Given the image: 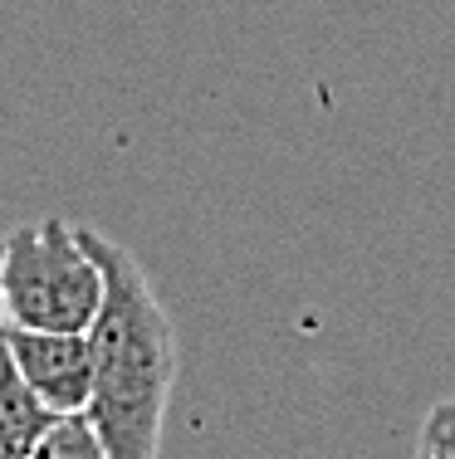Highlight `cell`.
Instances as JSON below:
<instances>
[{"mask_svg": "<svg viewBox=\"0 0 455 459\" xmlns=\"http://www.w3.org/2000/svg\"><path fill=\"white\" fill-rule=\"evenodd\" d=\"M10 367L20 371L30 391H35L45 406L69 420V415H83L93 391V347L89 333H39V327H5L0 337Z\"/></svg>", "mask_w": 455, "mask_h": 459, "instance_id": "obj_3", "label": "cell"}, {"mask_svg": "<svg viewBox=\"0 0 455 459\" xmlns=\"http://www.w3.org/2000/svg\"><path fill=\"white\" fill-rule=\"evenodd\" d=\"M5 313L15 327L39 333H89L103 308V269L69 221L20 225L5 235Z\"/></svg>", "mask_w": 455, "mask_h": 459, "instance_id": "obj_2", "label": "cell"}, {"mask_svg": "<svg viewBox=\"0 0 455 459\" xmlns=\"http://www.w3.org/2000/svg\"><path fill=\"white\" fill-rule=\"evenodd\" d=\"M416 459H455V401H436L421 420Z\"/></svg>", "mask_w": 455, "mask_h": 459, "instance_id": "obj_6", "label": "cell"}, {"mask_svg": "<svg viewBox=\"0 0 455 459\" xmlns=\"http://www.w3.org/2000/svg\"><path fill=\"white\" fill-rule=\"evenodd\" d=\"M0 264H5V239H0ZM10 327V313H5V283H0V337H5Z\"/></svg>", "mask_w": 455, "mask_h": 459, "instance_id": "obj_7", "label": "cell"}, {"mask_svg": "<svg viewBox=\"0 0 455 459\" xmlns=\"http://www.w3.org/2000/svg\"><path fill=\"white\" fill-rule=\"evenodd\" d=\"M79 235L103 269V308L89 327L93 391L83 420L103 459H157L177 381V327L127 245L83 225Z\"/></svg>", "mask_w": 455, "mask_h": 459, "instance_id": "obj_1", "label": "cell"}, {"mask_svg": "<svg viewBox=\"0 0 455 459\" xmlns=\"http://www.w3.org/2000/svg\"><path fill=\"white\" fill-rule=\"evenodd\" d=\"M0 357H5V352H0Z\"/></svg>", "mask_w": 455, "mask_h": 459, "instance_id": "obj_8", "label": "cell"}, {"mask_svg": "<svg viewBox=\"0 0 455 459\" xmlns=\"http://www.w3.org/2000/svg\"><path fill=\"white\" fill-rule=\"evenodd\" d=\"M35 459H103L99 440H93L89 420L83 415H69V420H59L49 430V440L35 450Z\"/></svg>", "mask_w": 455, "mask_h": 459, "instance_id": "obj_5", "label": "cell"}, {"mask_svg": "<svg viewBox=\"0 0 455 459\" xmlns=\"http://www.w3.org/2000/svg\"><path fill=\"white\" fill-rule=\"evenodd\" d=\"M54 425H59V415L20 381L10 357H0V459H35Z\"/></svg>", "mask_w": 455, "mask_h": 459, "instance_id": "obj_4", "label": "cell"}]
</instances>
